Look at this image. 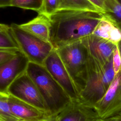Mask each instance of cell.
Segmentation results:
<instances>
[{
	"label": "cell",
	"instance_id": "ba28073f",
	"mask_svg": "<svg viewBox=\"0 0 121 121\" xmlns=\"http://www.w3.org/2000/svg\"><path fill=\"white\" fill-rule=\"evenodd\" d=\"M43 65L71 100L79 98L76 87L55 49L52 50L44 61Z\"/></svg>",
	"mask_w": 121,
	"mask_h": 121
},
{
	"label": "cell",
	"instance_id": "7a4b0ae2",
	"mask_svg": "<svg viewBox=\"0 0 121 121\" xmlns=\"http://www.w3.org/2000/svg\"><path fill=\"white\" fill-rule=\"evenodd\" d=\"M26 72L37 86L52 116L59 113L72 100L43 65L29 62Z\"/></svg>",
	"mask_w": 121,
	"mask_h": 121
},
{
	"label": "cell",
	"instance_id": "ac0fdd59",
	"mask_svg": "<svg viewBox=\"0 0 121 121\" xmlns=\"http://www.w3.org/2000/svg\"><path fill=\"white\" fill-rule=\"evenodd\" d=\"M43 0H13L10 7L34 10L38 13L41 9Z\"/></svg>",
	"mask_w": 121,
	"mask_h": 121
},
{
	"label": "cell",
	"instance_id": "4fadbf2b",
	"mask_svg": "<svg viewBox=\"0 0 121 121\" xmlns=\"http://www.w3.org/2000/svg\"><path fill=\"white\" fill-rule=\"evenodd\" d=\"M118 45L121 41V30L105 13L92 34Z\"/></svg>",
	"mask_w": 121,
	"mask_h": 121
},
{
	"label": "cell",
	"instance_id": "d6986e66",
	"mask_svg": "<svg viewBox=\"0 0 121 121\" xmlns=\"http://www.w3.org/2000/svg\"><path fill=\"white\" fill-rule=\"evenodd\" d=\"M0 49L20 51L17 43L10 33L9 29L0 30Z\"/></svg>",
	"mask_w": 121,
	"mask_h": 121
},
{
	"label": "cell",
	"instance_id": "5b68a950",
	"mask_svg": "<svg viewBox=\"0 0 121 121\" xmlns=\"http://www.w3.org/2000/svg\"><path fill=\"white\" fill-rule=\"evenodd\" d=\"M9 31L19 49L29 62L42 65L54 49L51 43L44 42L20 28L17 24H12Z\"/></svg>",
	"mask_w": 121,
	"mask_h": 121
},
{
	"label": "cell",
	"instance_id": "30bf717a",
	"mask_svg": "<svg viewBox=\"0 0 121 121\" xmlns=\"http://www.w3.org/2000/svg\"><path fill=\"white\" fill-rule=\"evenodd\" d=\"M29 60L20 51L11 59L0 64V92L7 94L11 83L26 72Z\"/></svg>",
	"mask_w": 121,
	"mask_h": 121
},
{
	"label": "cell",
	"instance_id": "e0dca14e",
	"mask_svg": "<svg viewBox=\"0 0 121 121\" xmlns=\"http://www.w3.org/2000/svg\"><path fill=\"white\" fill-rule=\"evenodd\" d=\"M9 95L0 92V121H20L11 112L8 104Z\"/></svg>",
	"mask_w": 121,
	"mask_h": 121
},
{
	"label": "cell",
	"instance_id": "603a6c76",
	"mask_svg": "<svg viewBox=\"0 0 121 121\" xmlns=\"http://www.w3.org/2000/svg\"><path fill=\"white\" fill-rule=\"evenodd\" d=\"M93 3L98 9H99L103 13H105V8L104 3V0H89Z\"/></svg>",
	"mask_w": 121,
	"mask_h": 121
},
{
	"label": "cell",
	"instance_id": "277c9868",
	"mask_svg": "<svg viewBox=\"0 0 121 121\" xmlns=\"http://www.w3.org/2000/svg\"><path fill=\"white\" fill-rule=\"evenodd\" d=\"M67 69L79 95L85 86L88 55L79 40L55 49Z\"/></svg>",
	"mask_w": 121,
	"mask_h": 121
},
{
	"label": "cell",
	"instance_id": "ffe728a7",
	"mask_svg": "<svg viewBox=\"0 0 121 121\" xmlns=\"http://www.w3.org/2000/svg\"><path fill=\"white\" fill-rule=\"evenodd\" d=\"M59 10L58 0H43L41 10L38 14L49 16Z\"/></svg>",
	"mask_w": 121,
	"mask_h": 121
},
{
	"label": "cell",
	"instance_id": "7402d4cb",
	"mask_svg": "<svg viewBox=\"0 0 121 121\" xmlns=\"http://www.w3.org/2000/svg\"><path fill=\"white\" fill-rule=\"evenodd\" d=\"M20 51L0 49V64L11 59Z\"/></svg>",
	"mask_w": 121,
	"mask_h": 121
},
{
	"label": "cell",
	"instance_id": "52a82bcc",
	"mask_svg": "<svg viewBox=\"0 0 121 121\" xmlns=\"http://www.w3.org/2000/svg\"><path fill=\"white\" fill-rule=\"evenodd\" d=\"M7 94L49 112L37 86L26 72L11 83L7 90Z\"/></svg>",
	"mask_w": 121,
	"mask_h": 121
},
{
	"label": "cell",
	"instance_id": "9c48e42d",
	"mask_svg": "<svg viewBox=\"0 0 121 121\" xmlns=\"http://www.w3.org/2000/svg\"><path fill=\"white\" fill-rule=\"evenodd\" d=\"M88 58L102 65L107 64L112 60L117 45L109 41L90 35L82 39Z\"/></svg>",
	"mask_w": 121,
	"mask_h": 121
},
{
	"label": "cell",
	"instance_id": "8fae6325",
	"mask_svg": "<svg viewBox=\"0 0 121 121\" xmlns=\"http://www.w3.org/2000/svg\"><path fill=\"white\" fill-rule=\"evenodd\" d=\"M94 108L78 98L72 100L59 113L54 116V121H100Z\"/></svg>",
	"mask_w": 121,
	"mask_h": 121
},
{
	"label": "cell",
	"instance_id": "83f0119b",
	"mask_svg": "<svg viewBox=\"0 0 121 121\" xmlns=\"http://www.w3.org/2000/svg\"><path fill=\"white\" fill-rule=\"evenodd\" d=\"M54 116H52L51 118H50L49 119L47 120L46 121H54Z\"/></svg>",
	"mask_w": 121,
	"mask_h": 121
},
{
	"label": "cell",
	"instance_id": "cb8c5ba5",
	"mask_svg": "<svg viewBox=\"0 0 121 121\" xmlns=\"http://www.w3.org/2000/svg\"><path fill=\"white\" fill-rule=\"evenodd\" d=\"M13 0H0V8L10 7Z\"/></svg>",
	"mask_w": 121,
	"mask_h": 121
},
{
	"label": "cell",
	"instance_id": "7c38bea8",
	"mask_svg": "<svg viewBox=\"0 0 121 121\" xmlns=\"http://www.w3.org/2000/svg\"><path fill=\"white\" fill-rule=\"evenodd\" d=\"M8 104L13 115L20 121H46L53 116L47 111L9 95Z\"/></svg>",
	"mask_w": 121,
	"mask_h": 121
},
{
	"label": "cell",
	"instance_id": "9a60e30c",
	"mask_svg": "<svg viewBox=\"0 0 121 121\" xmlns=\"http://www.w3.org/2000/svg\"><path fill=\"white\" fill-rule=\"evenodd\" d=\"M58 10H83L103 13L89 0H58Z\"/></svg>",
	"mask_w": 121,
	"mask_h": 121
},
{
	"label": "cell",
	"instance_id": "f1b7e54d",
	"mask_svg": "<svg viewBox=\"0 0 121 121\" xmlns=\"http://www.w3.org/2000/svg\"><path fill=\"white\" fill-rule=\"evenodd\" d=\"M118 121H121V116L119 117V118Z\"/></svg>",
	"mask_w": 121,
	"mask_h": 121
},
{
	"label": "cell",
	"instance_id": "8992f818",
	"mask_svg": "<svg viewBox=\"0 0 121 121\" xmlns=\"http://www.w3.org/2000/svg\"><path fill=\"white\" fill-rule=\"evenodd\" d=\"M93 107L102 120L121 116V70Z\"/></svg>",
	"mask_w": 121,
	"mask_h": 121
},
{
	"label": "cell",
	"instance_id": "44dd1931",
	"mask_svg": "<svg viewBox=\"0 0 121 121\" xmlns=\"http://www.w3.org/2000/svg\"><path fill=\"white\" fill-rule=\"evenodd\" d=\"M112 62L114 74L116 75L121 70V56L118 45L112 54Z\"/></svg>",
	"mask_w": 121,
	"mask_h": 121
},
{
	"label": "cell",
	"instance_id": "3957f363",
	"mask_svg": "<svg viewBox=\"0 0 121 121\" xmlns=\"http://www.w3.org/2000/svg\"><path fill=\"white\" fill-rule=\"evenodd\" d=\"M114 76L112 59L107 64L102 65L88 57L85 84L78 99L93 107L104 95Z\"/></svg>",
	"mask_w": 121,
	"mask_h": 121
},
{
	"label": "cell",
	"instance_id": "d4e9b609",
	"mask_svg": "<svg viewBox=\"0 0 121 121\" xmlns=\"http://www.w3.org/2000/svg\"><path fill=\"white\" fill-rule=\"evenodd\" d=\"M9 26L0 23V30H7L9 29Z\"/></svg>",
	"mask_w": 121,
	"mask_h": 121
},
{
	"label": "cell",
	"instance_id": "4316f807",
	"mask_svg": "<svg viewBox=\"0 0 121 121\" xmlns=\"http://www.w3.org/2000/svg\"><path fill=\"white\" fill-rule=\"evenodd\" d=\"M118 48H119V49L120 51V54H121V41L118 44Z\"/></svg>",
	"mask_w": 121,
	"mask_h": 121
},
{
	"label": "cell",
	"instance_id": "5bb4252c",
	"mask_svg": "<svg viewBox=\"0 0 121 121\" xmlns=\"http://www.w3.org/2000/svg\"><path fill=\"white\" fill-rule=\"evenodd\" d=\"M18 26L43 41L50 43V21L48 16L38 14L33 19Z\"/></svg>",
	"mask_w": 121,
	"mask_h": 121
},
{
	"label": "cell",
	"instance_id": "2e32d148",
	"mask_svg": "<svg viewBox=\"0 0 121 121\" xmlns=\"http://www.w3.org/2000/svg\"><path fill=\"white\" fill-rule=\"evenodd\" d=\"M105 14L121 30V0H104Z\"/></svg>",
	"mask_w": 121,
	"mask_h": 121
},
{
	"label": "cell",
	"instance_id": "f546056e",
	"mask_svg": "<svg viewBox=\"0 0 121 121\" xmlns=\"http://www.w3.org/2000/svg\"></svg>",
	"mask_w": 121,
	"mask_h": 121
},
{
	"label": "cell",
	"instance_id": "484cf974",
	"mask_svg": "<svg viewBox=\"0 0 121 121\" xmlns=\"http://www.w3.org/2000/svg\"><path fill=\"white\" fill-rule=\"evenodd\" d=\"M119 117L120 116H117V117L108 118V119H105V120H102V119L100 121H118V119L119 118Z\"/></svg>",
	"mask_w": 121,
	"mask_h": 121
},
{
	"label": "cell",
	"instance_id": "6da1fadb",
	"mask_svg": "<svg viewBox=\"0 0 121 121\" xmlns=\"http://www.w3.org/2000/svg\"><path fill=\"white\" fill-rule=\"evenodd\" d=\"M104 13L83 10H59L48 16L50 43L54 49L91 35Z\"/></svg>",
	"mask_w": 121,
	"mask_h": 121
}]
</instances>
